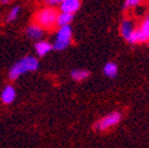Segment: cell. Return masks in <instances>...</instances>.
Wrapping results in <instances>:
<instances>
[{
  "mask_svg": "<svg viewBox=\"0 0 149 148\" xmlns=\"http://www.w3.org/2000/svg\"><path fill=\"white\" fill-rule=\"evenodd\" d=\"M34 49H36V52H37V54H38L39 57H44L45 54H47L52 50V45L49 42L40 40V42H38L36 44Z\"/></svg>",
  "mask_w": 149,
  "mask_h": 148,
  "instance_id": "cell-8",
  "label": "cell"
},
{
  "mask_svg": "<svg viewBox=\"0 0 149 148\" xmlns=\"http://www.w3.org/2000/svg\"><path fill=\"white\" fill-rule=\"evenodd\" d=\"M71 39H72V30H71L70 25L62 26V27H59V30L57 32L56 40L52 45V49L62 51L69 46V44L71 43Z\"/></svg>",
  "mask_w": 149,
  "mask_h": 148,
  "instance_id": "cell-3",
  "label": "cell"
},
{
  "mask_svg": "<svg viewBox=\"0 0 149 148\" xmlns=\"http://www.w3.org/2000/svg\"><path fill=\"white\" fill-rule=\"evenodd\" d=\"M62 1H63V0H59V3H62Z\"/></svg>",
  "mask_w": 149,
  "mask_h": 148,
  "instance_id": "cell-18",
  "label": "cell"
},
{
  "mask_svg": "<svg viewBox=\"0 0 149 148\" xmlns=\"http://www.w3.org/2000/svg\"><path fill=\"white\" fill-rule=\"evenodd\" d=\"M38 68H39L38 59L32 56H26L11 68V70L8 72V77H10V80H17L26 72L38 70Z\"/></svg>",
  "mask_w": 149,
  "mask_h": 148,
  "instance_id": "cell-1",
  "label": "cell"
},
{
  "mask_svg": "<svg viewBox=\"0 0 149 148\" xmlns=\"http://www.w3.org/2000/svg\"><path fill=\"white\" fill-rule=\"evenodd\" d=\"M120 30H121V34H122V37H123L125 40H128V39L130 38V36L133 34V32L135 31L134 25H133V23L130 22V20H123V22L121 23V27H120Z\"/></svg>",
  "mask_w": 149,
  "mask_h": 148,
  "instance_id": "cell-7",
  "label": "cell"
},
{
  "mask_svg": "<svg viewBox=\"0 0 149 148\" xmlns=\"http://www.w3.org/2000/svg\"><path fill=\"white\" fill-rule=\"evenodd\" d=\"M79 6H81L79 0H63L61 3V11L63 13L73 14L79 10Z\"/></svg>",
  "mask_w": 149,
  "mask_h": 148,
  "instance_id": "cell-5",
  "label": "cell"
},
{
  "mask_svg": "<svg viewBox=\"0 0 149 148\" xmlns=\"http://www.w3.org/2000/svg\"><path fill=\"white\" fill-rule=\"evenodd\" d=\"M11 1V0H0V3H1L3 5H5V4H8Z\"/></svg>",
  "mask_w": 149,
  "mask_h": 148,
  "instance_id": "cell-17",
  "label": "cell"
},
{
  "mask_svg": "<svg viewBox=\"0 0 149 148\" xmlns=\"http://www.w3.org/2000/svg\"><path fill=\"white\" fill-rule=\"evenodd\" d=\"M141 1H142V0H125V1H124V5H123V7H124V8H130V7H134V6L139 5V4H141Z\"/></svg>",
  "mask_w": 149,
  "mask_h": 148,
  "instance_id": "cell-15",
  "label": "cell"
},
{
  "mask_svg": "<svg viewBox=\"0 0 149 148\" xmlns=\"http://www.w3.org/2000/svg\"><path fill=\"white\" fill-rule=\"evenodd\" d=\"M73 19V14H70V13H58V17H57V25L59 27L62 26H68L70 25V23L72 22Z\"/></svg>",
  "mask_w": 149,
  "mask_h": 148,
  "instance_id": "cell-11",
  "label": "cell"
},
{
  "mask_svg": "<svg viewBox=\"0 0 149 148\" xmlns=\"http://www.w3.org/2000/svg\"><path fill=\"white\" fill-rule=\"evenodd\" d=\"M57 17L58 12L53 7H45L36 13V25H38L43 30H53L54 26H57Z\"/></svg>",
  "mask_w": 149,
  "mask_h": 148,
  "instance_id": "cell-2",
  "label": "cell"
},
{
  "mask_svg": "<svg viewBox=\"0 0 149 148\" xmlns=\"http://www.w3.org/2000/svg\"><path fill=\"white\" fill-rule=\"evenodd\" d=\"M58 3H59V0H45V4L49 7H53L54 5H57Z\"/></svg>",
  "mask_w": 149,
  "mask_h": 148,
  "instance_id": "cell-16",
  "label": "cell"
},
{
  "mask_svg": "<svg viewBox=\"0 0 149 148\" xmlns=\"http://www.w3.org/2000/svg\"><path fill=\"white\" fill-rule=\"evenodd\" d=\"M139 30L142 33V36L144 37V39L148 42L149 40V15L144 19V22L142 23V25H141V27Z\"/></svg>",
  "mask_w": 149,
  "mask_h": 148,
  "instance_id": "cell-13",
  "label": "cell"
},
{
  "mask_svg": "<svg viewBox=\"0 0 149 148\" xmlns=\"http://www.w3.org/2000/svg\"><path fill=\"white\" fill-rule=\"evenodd\" d=\"M103 72H104V75L109 78H115L117 76V72H118V68L117 65L114 63V62H109L104 65L103 68Z\"/></svg>",
  "mask_w": 149,
  "mask_h": 148,
  "instance_id": "cell-10",
  "label": "cell"
},
{
  "mask_svg": "<svg viewBox=\"0 0 149 148\" xmlns=\"http://www.w3.org/2000/svg\"><path fill=\"white\" fill-rule=\"evenodd\" d=\"M15 98V90L13 87L11 85H6L1 92V101L5 103V104H10L14 101Z\"/></svg>",
  "mask_w": 149,
  "mask_h": 148,
  "instance_id": "cell-6",
  "label": "cell"
},
{
  "mask_svg": "<svg viewBox=\"0 0 149 148\" xmlns=\"http://www.w3.org/2000/svg\"><path fill=\"white\" fill-rule=\"evenodd\" d=\"M121 119H122V115L118 112H113L108 114L107 116H104L103 119H101L98 122H96L95 129L96 131H107V129L118 124Z\"/></svg>",
  "mask_w": 149,
  "mask_h": 148,
  "instance_id": "cell-4",
  "label": "cell"
},
{
  "mask_svg": "<svg viewBox=\"0 0 149 148\" xmlns=\"http://www.w3.org/2000/svg\"><path fill=\"white\" fill-rule=\"evenodd\" d=\"M19 12H20V7H19V6L13 7V8L10 11V13L7 14V17H6V22H7V23H12V22H14V20L17 19L18 14H19Z\"/></svg>",
  "mask_w": 149,
  "mask_h": 148,
  "instance_id": "cell-14",
  "label": "cell"
},
{
  "mask_svg": "<svg viewBox=\"0 0 149 148\" xmlns=\"http://www.w3.org/2000/svg\"><path fill=\"white\" fill-rule=\"evenodd\" d=\"M26 33H27V36L30 37L31 39L37 40V39H40L42 37H43V34H44V30H43L42 27H39L38 25L33 24V25H31V26L27 27Z\"/></svg>",
  "mask_w": 149,
  "mask_h": 148,
  "instance_id": "cell-9",
  "label": "cell"
},
{
  "mask_svg": "<svg viewBox=\"0 0 149 148\" xmlns=\"http://www.w3.org/2000/svg\"><path fill=\"white\" fill-rule=\"evenodd\" d=\"M90 76V72L88 70H82V69H76L71 71V77L74 81H83L86 80Z\"/></svg>",
  "mask_w": 149,
  "mask_h": 148,
  "instance_id": "cell-12",
  "label": "cell"
}]
</instances>
